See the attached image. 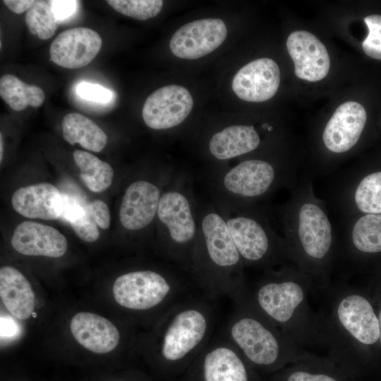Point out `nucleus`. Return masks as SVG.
Segmentation results:
<instances>
[{
	"mask_svg": "<svg viewBox=\"0 0 381 381\" xmlns=\"http://www.w3.org/2000/svg\"><path fill=\"white\" fill-rule=\"evenodd\" d=\"M368 35L362 42V48L368 56L381 60V15L373 14L365 18Z\"/></svg>",
	"mask_w": 381,
	"mask_h": 381,
	"instance_id": "obj_31",
	"label": "nucleus"
},
{
	"mask_svg": "<svg viewBox=\"0 0 381 381\" xmlns=\"http://www.w3.org/2000/svg\"><path fill=\"white\" fill-rule=\"evenodd\" d=\"M205 174L211 201L229 207L258 205L280 188L293 190L299 180L294 166L259 157L212 169Z\"/></svg>",
	"mask_w": 381,
	"mask_h": 381,
	"instance_id": "obj_6",
	"label": "nucleus"
},
{
	"mask_svg": "<svg viewBox=\"0 0 381 381\" xmlns=\"http://www.w3.org/2000/svg\"><path fill=\"white\" fill-rule=\"evenodd\" d=\"M18 331V325L15 320L9 317L1 316V339L13 337Z\"/></svg>",
	"mask_w": 381,
	"mask_h": 381,
	"instance_id": "obj_38",
	"label": "nucleus"
},
{
	"mask_svg": "<svg viewBox=\"0 0 381 381\" xmlns=\"http://www.w3.org/2000/svg\"><path fill=\"white\" fill-rule=\"evenodd\" d=\"M70 329L75 339L86 349L97 353L113 351L120 340L116 327L107 318L80 312L71 319Z\"/></svg>",
	"mask_w": 381,
	"mask_h": 381,
	"instance_id": "obj_22",
	"label": "nucleus"
},
{
	"mask_svg": "<svg viewBox=\"0 0 381 381\" xmlns=\"http://www.w3.org/2000/svg\"><path fill=\"white\" fill-rule=\"evenodd\" d=\"M198 205L190 176L176 172L161 196L156 217L166 257L190 274L198 234Z\"/></svg>",
	"mask_w": 381,
	"mask_h": 381,
	"instance_id": "obj_7",
	"label": "nucleus"
},
{
	"mask_svg": "<svg viewBox=\"0 0 381 381\" xmlns=\"http://www.w3.org/2000/svg\"><path fill=\"white\" fill-rule=\"evenodd\" d=\"M233 298L236 307L224 336L250 366L272 370L315 356L272 324L253 304L247 289Z\"/></svg>",
	"mask_w": 381,
	"mask_h": 381,
	"instance_id": "obj_5",
	"label": "nucleus"
},
{
	"mask_svg": "<svg viewBox=\"0 0 381 381\" xmlns=\"http://www.w3.org/2000/svg\"><path fill=\"white\" fill-rule=\"evenodd\" d=\"M25 22L30 32L41 40L51 38L59 26L50 1H35L26 12Z\"/></svg>",
	"mask_w": 381,
	"mask_h": 381,
	"instance_id": "obj_29",
	"label": "nucleus"
},
{
	"mask_svg": "<svg viewBox=\"0 0 381 381\" xmlns=\"http://www.w3.org/2000/svg\"><path fill=\"white\" fill-rule=\"evenodd\" d=\"M0 96L15 111L23 110L28 106L38 107L45 98L44 92L40 87L25 83L11 74L1 77Z\"/></svg>",
	"mask_w": 381,
	"mask_h": 381,
	"instance_id": "obj_28",
	"label": "nucleus"
},
{
	"mask_svg": "<svg viewBox=\"0 0 381 381\" xmlns=\"http://www.w3.org/2000/svg\"><path fill=\"white\" fill-rule=\"evenodd\" d=\"M175 174L172 171L157 181L138 178L128 184L119 210V222L124 229L138 232L156 222L161 196Z\"/></svg>",
	"mask_w": 381,
	"mask_h": 381,
	"instance_id": "obj_12",
	"label": "nucleus"
},
{
	"mask_svg": "<svg viewBox=\"0 0 381 381\" xmlns=\"http://www.w3.org/2000/svg\"><path fill=\"white\" fill-rule=\"evenodd\" d=\"M250 366L224 336L197 356L185 372L186 381H252Z\"/></svg>",
	"mask_w": 381,
	"mask_h": 381,
	"instance_id": "obj_11",
	"label": "nucleus"
},
{
	"mask_svg": "<svg viewBox=\"0 0 381 381\" xmlns=\"http://www.w3.org/2000/svg\"><path fill=\"white\" fill-rule=\"evenodd\" d=\"M193 107V97L186 87L169 85L159 87L147 97L142 116L150 128L168 130L182 123Z\"/></svg>",
	"mask_w": 381,
	"mask_h": 381,
	"instance_id": "obj_14",
	"label": "nucleus"
},
{
	"mask_svg": "<svg viewBox=\"0 0 381 381\" xmlns=\"http://www.w3.org/2000/svg\"><path fill=\"white\" fill-rule=\"evenodd\" d=\"M367 121L362 104L349 101L340 104L325 125L322 142L332 155H342L359 141Z\"/></svg>",
	"mask_w": 381,
	"mask_h": 381,
	"instance_id": "obj_16",
	"label": "nucleus"
},
{
	"mask_svg": "<svg viewBox=\"0 0 381 381\" xmlns=\"http://www.w3.org/2000/svg\"><path fill=\"white\" fill-rule=\"evenodd\" d=\"M87 205L96 224L101 229H107L110 225V212L107 205L102 200H96Z\"/></svg>",
	"mask_w": 381,
	"mask_h": 381,
	"instance_id": "obj_35",
	"label": "nucleus"
},
{
	"mask_svg": "<svg viewBox=\"0 0 381 381\" xmlns=\"http://www.w3.org/2000/svg\"><path fill=\"white\" fill-rule=\"evenodd\" d=\"M102 45L100 35L95 30L78 27L61 32L49 47L50 59L56 65L75 69L88 65Z\"/></svg>",
	"mask_w": 381,
	"mask_h": 381,
	"instance_id": "obj_17",
	"label": "nucleus"
},
{
	"mask_svg": "<svg viewBox=\"0 0 381 381\" xmlns=\"http://www.w3.org/2000/svg\"><path fill=\"white\" fill-rule=\"evenodd\" d=\"M70 225L76 235L84 241L94 242L99 237V231L90 214L88 205L86 214L79 221Z\"/></svg>",
	"mask_w": 381,
	"mask_h": 381,
	"instance_id": "obj_34",
	"label": "nucleus"
},
{
	"mask_svg": "<svg viewBox=\"0 0 381 381\" xmlns=\"http://www.w3.org/2000/svg\"><path fill=\"white\" fill-rule=\"evenodd\" d=\"M11 244L25 255L59 258L68 248L66 237L56 228L39 222L25 221L14 229Z\"/></svg>",
	"mask_w": 381,
	"mask_h": 381,
	"instance_id": "obj_20",
	"label": "nucleus"
},
{
	"mask_svg": "<svg viewBox=\"0 0 381 381\" xmlns=\"http://www.w3.org/2000/svg\"><path fill=\"white\" fill-rule=\"evenodd\" d=\"M52 11L58 23L72 16L77 11L78 2L74 0L50 1Z\"/></svg>",
	"mask_w": 381,
	"mask_h": 381,
	"instance_id": "obj_36",
	"label": "nucleus"
},
{
	"mask_svg": "<svg viewBox=\"0 0 381 381\" xmlns=\"http://www.w3.org/2000/svg\"><path fill=\"white\" fill-rule=\"evenodd\" d=\"M318 313L332 358L350 365L380 345L377 313L367 296L346 284H330Z\"/></svg>",
	"mask_w": 381,
	"mask_h": 381,
	"instance_id": "obj_3",
	"label": "nucleus"
},
{
	"mask_svg": "<svg viewBox=\"0 0 381 381\" xmlns=\"http://www.w3.org/2000/svg\"><path fill=\"white\" fill-rule=\"evenodd\" d=\"M73 157L80 169V179L90 191L100 193L111 185L114 171L109 164L84 150H74Z\"/></svg>",
	"mask_w": 381,
	"mask_h": 381,
	"instance_id": "obj_27",
	"label": "nucleus"
},
{
	"mask_svg": "<svg viewBox=\"0 0 381 381\" xmlns=\"http://www.w3.org/2000/svg\"><path fill=\"white\" fill-rule=\"evenodd\" d=\"M4 4L12 12L16 14H21L27 12L35 3L32 0H4Z\"/></svg>",
	"mask_w": 381,
	"mask_h": 381,
	"instance_id": "obj_37",
	"label": "nucleus"
},
{
	"mask_svg": "<svg viewBox=\"0 0 381 381\" xmlns=\"http://www.w3.org/2000/svg\"><path fill=\"white\" fill-rule=\"evenodd\" d=\"M227 28L219 18L193 20L178 29L169 47L174 55L184 59H197L217 49L225 40Z\"/></svg>",
	"mask_w": 381,
	"mask_h": 381,
	"instance_id": "obj_15",
	"label": "nucleus"
},
{
	"mask_svg": "<svg viewBox=\"0 0 381 381\" xmlns=\"http://www.w3.org/2000/svg\"><path fill=\"white\" fill-rule=\"evenodd\" d=\"M62 133L71 145L79 144L85 150L99 152L106 146L107 135L93 121L79 113H69L63 118Z\"/></svg>",
	"mask_w": 381,
	"mask_h": 381,
	"instance_id": "obj_26",
	"label": "nucleus"
},
{
	"mask_svg": "<svg viewBox=\"0 0 381 381\" xmlns=\"http://www.w3.org/2000/svg\"><path fill=\"white\" fill-rule=\"evenodd\" d=\"M379 321V326H380V345L381 347V306L378 310V314H377Z\"/></svg>",
	"mask_w": 381,
	"mask_h": 381,
	"instance_id": "obj_39",
	"label": "nucleus"
},
{
	"mask_svg": "<svg viewBox=\"0 0 381 381\" xmlns=\"http://www.w3.org/2000/svg\"><path fill=\"white\" fill-rule=\"evenodd\" d=\"M0 296L6 309L14 318L24 320L34 313V292L28 280L16 268L1 267Z\"/></svg>",
	"mask_w": 381,
	"mask_h": 381,
	"instance_id": "obj_25",
	"label": "nucleus"
},
{
	"mask_svg": "<svg viewBox=\"0 0 381 381\" xmlns=\"http://www.w3.org/2000/svg\"><path fill=\"white\" fill-rule=\"evenodd\" d=\"M160 343V355L172 375L185 373L209 344L212 310L207 303L182 301L171 310Z\"/></svg>",
	"mask_w": 381,
	"mask_h": 381,
	"instance_id": "obj_9",
	"label": "nucleus"
},
{
	"mask_svg": "<svg viewBox=\"0 0 381 381\" xmlns=\"http://www.w3.org/2000/svg\"><path fill=\"white\" fill-rule=\"evenodd\" d=\"M11 204L16 212L25 217L53 220L61 216L64 198L53 184L40 183L16 190Z\"/></svg>",
	"mask_w": 381,
	"mask_h": 381,
	"instance_id": "obj_21",
	"label": "nucleus"
},
{
	"mask_svg": "<svg viewBox=\"0 0 381 381\" xmlns=\"http://www.w3.org/2000/svg\"><path fill=\"white\" fill-rule=\"evenodd\" d=\"M76 92L81 98L95 102L107 103L112 97V93L110 90L99 84L87 82L79 83L77 86Z\"/></svg>",
	"mask_w": 381,
	"mask_h": 381,
	"instance_id": "obj_33",
	"label": "nucleus"
},
{
	"mask_svg": "<svg viewBox=\"0 0 381 381\" xmlns=\"http://www.w3.org/2000/svg\"><path fill=\"white\" fill-rule=\"evenodd\" d=\"M313 177L302 173L280 218L291 262L310 278L313 291H322L331 284L337 242L326 202L315 194Z\"/></svg>",
	"mask_w": 381,
	"mask_h": 381,
	"instance_id": "obj_1",
	"label": "nucleus"
},
{
	"mask_svg": "<svg viewBox=\"0 0 381 381\" xmlns=\"http://www.w3.org/2000/svg\"><path fill=\"white\" fill-rule=\"evenodd\" d=\"M3 152H4V149H3V138H2V134L1 133L0 134V161L1 162L2 161V158H3Z\"/></svg>",
	"mask_w": 381,
	"mask_h": 381,
	"instance_id": "obj_40",
	"label": "nucleus"
},
{
	"mask_svg": "<svg viewBox=\"0 0 381 381\" xmlns=\"http://www.w3.org/2000/svg\"><path fill=\"white\" fill-rule=\"evenodd\" d=\"M215 205L224 217L245 267L265 270L292 263L284 239L272 228L258 205L243 207Z\"/></svg>",
	"mask_w": 381,
	"mask_h": 381,
	"instance_id": "obj_8",
	"label": "nucleus"
},
{
	"mask_svg": "<svg viewBox=\"0 0 381 381\" xmlns=\"http://www.w3.org/2000/svg\"><path fill=\"white\" fill-rule=\"evenodd\" d=\"M107 2L121 14L140 20L156 16L163 6L161 0H108Z\"/></svg>",
	"mask_w": 381,
	"mask_h": 381,
	"instance_id": "obj_30",
	"label": "nucleus"
},
{
	"mask_svg": "<svg viewBox=\"0 0 381 381\" xmlns=\"http://www.w3.org/2000/svg\"><path fill=\"white\" fill-rule=\"evenodd\" d=\"M186 274H190L176 265L164 272L150 269L130 271L116 279L113 295L119 305L134 310H150L169 299L181 302L179 296L188 284Z\"/></svg>",
	"mask_w": 381,
	"mask_h": 381,
	"instance_id": "obj_10",
	"label": "nucleus"
},
{
	"mask_svg": "<svg viewBox=\"0 0 381 381\" xmlns=\"http://www.w3.org/2000/svg\"><path fill=\"white\" fill-rule=\"evenodd\" d=\"M311 291L310 278L288 263L264 270L248 294L255 307L296 344L303 348H325L320 318L308 302Z\"/></svg>",
	"mask_w": 381,
	"mask_h": 381,
	"instance_id": "obj_2",
	"label": "nucleus"
},
{
	"mask_svg": "<svg viewBox=\"0 0 381 381\" xmlns=\"http://www.w3.org/2000/svg\"><path fill=\"white\" fill-rule=\"evenodd\" d=\"M280 83L277 64L269 58H261L243 66L232 80V90L242 100L262 102L271 99Z\"/></svg>",
	"mask_w": 381,
	"mask_h": 381,
	"instance_id": "obj_18",
	"label": "nucleus"
},
{
	"mask_svg": "<svg viewBox=\"0 0 381 381\" xmlns=\"http://www.w3.org/2000/svg\"><path fill=\"white\" fill-rule=\"evenodd\" d=\"M261 141L254 126L234 124L213 133L209 139L207 148L214 160L224 163L255 151Z\"/></svg>",
	"mask_w": 381,
	"mask_h": 381,
	"instance_id": "obj_24",
	"label": "nucleus"
},
{
	"mask_svg": "<svg viewBox=\"0 0 381 381\" xmlns=\"http://www.w3.org/2000/svg\"><path fill=\"white\" fill-rule=\"evenodd\" d=\"M286 47L298 78L316 82L327 76L330 68L329 56L314 35L305 30L294 31L287 38Z\"/></svg>",
	"mask_w": 381,
	"mask_h": 381,
	"instance_id": "obj_19",
	"label": "nucleus"
},
{
	"mask_svg": "<svg viewBox=\"0 0 381 381\" xmlns=\"http://www.w3.org/2000/svg\"><path fill=\"white\" fill-rule=\"evenodd\" d=\"M243 260L226 222L210 202L198 205V234L190 275L211 295L228 293L234 298L247 289Z\"/></svg>",
	"mask_w": 381,
	"mask_h": 381,
	"instance_id": "obj_4",
	"label": "nucleus"
},
{
	"mask_svg": "<svg viewBox=\"0 0 381 381\" xmlns=\"http://www.w3.org/2000/svg\"><path fill=\"white\" fill-rule=\"evenodd\" d=\"M284 381H340V380L332 373L325 370H311L303 365L287 373Z\"/></svg>",
	"mask_w": 381,
	"mask_h": 381,
	"instance_id": "obj_32",
	"label": "nucleus"
},
{
	"mask_svg": "<svg viewBox=\"0 0 381 381\" xmlns=\"http://www.w3.org/2000/svg\"><path fill=\"white\" fill-rule=\"evenodd\" d=\"M35 315H36V314H35V313H33L32 315L33 317H35V316H36Z\"/></svg>",
	"mask_w": 381,
	"mask_h": 381,
	"instance_id": "obj_41",
	"label": "nucleus"
},
{
	"mask_svg": "<svg viewBox=\"0 0 381 381\" xmlns=\"http://www.w3.org/2000/svg\"><path fill=\"white\" fill-rule=\"evenodd\" d=\"M331 197L344 217L381 214V171L359 178L344 172Z\"/></svg>",
	"mask_w": 381,
	"mask_h": 381,
	"instance_id": "obj_13",
	"label": "nucleus"
},
{
	"mask_svg": "<svg viewBox=\"0 0 381 381\" xmlns=\"http://www.w3.org/2000/svg\"><path fill=\"white\" fill-rule=\"evenodd\" d=\"M344 218L342 248L347 258L381 253V214Z\"/></svg>",
	"mask_w": 381,
	"mask_h": 381,
	"instance_id": "obj_23",
	"label": "nucleus"
}]
</instances>
